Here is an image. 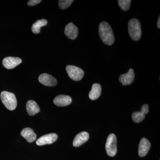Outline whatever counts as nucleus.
<instances>
[{
    "label": "nucleus",
    "mask_w": 160,
    "mask_h": 160,
    "mask_svg": "<svg viewBox=\"0 0 160 160\" xmlns=\"http://www.w3.org/2000/svg\"><path fill=\"white\" fill-rule=\"evenodd\" d=\"M66 70L69 77L73 81H80L84 77V71L77 66L69 65L66 66Z\"/></svg>",
    "instance_id": "39448f33"
},
{
    "label": "nucleus",
    "mask_w": 160,
    "mask_h": 160,
    "mask_svg": "<svg viewBox=\"0 0 160 160\" xmlns=\"http://www.w3.org/2000/svg\"><path fill=\"white\" fill-rule=\"evenodd\" d=\"M1 99L5 107L9 110H13L17 106V101L13 93L3 91L1 93Z\"/></svg>",
    "instance_id": "7ed1b4c3"
},
{
    "label": "nucleus",
    "mask_w": 160,
    "mask_h": 160,
    "mask_svg": "<svg viewBox=\"0 0 160 160\" xmlns=\"http://www.w3.org/2000/svg\"><path fill=\"white\" fill-rule=\"evenodd\" d=\"M58 136L56 133H49L41 137L37 140L36 143L37 145L39 146L51 144L55 142L58 139Z\"/></svg>",
    "instance_id": "423d86ee"
},
{
    "label": "nucleus",
    "mask_w": 160,
    "mask_h": 160,
    "mask_svg": "<svg viewBox=\"0 0 160 160\" xmlns=\"http://www.w3.org/2000/svg\"><path fill=\"white\" fill-rule=\"evenodd\" d=\"M99 33L101 39L103 43L111 46L114 43V36L111 26L108 22H102L99 26Z\"/></svg>",
    "instance_id": "f257e3e1"
},
{
    "label": "nucleus",
    "mask_w": 160,
    "mask_h": 160,
    "mask_svg": "<svg viewBox=\"0 0 160 160\" xmlns=\"http://www.w3.org/2000/svg\"><path fill=\"white\" fill-rule=\"evenodd\" d=\"M151 147L150 142L146 138H143L140 141L138 153L140 157L146 156Z\"/></svg>",
    "instance_id": "9d476101"
},
{
    "label": "nucleus",
    "mask_w": 160,
    "mask_h": 160,
    "mask_svg": "<svg viewBox=\"0 0 160 160\" xmlns=\"http://www.w3.org/2000/svg\"><path fill=\"white\" fill-rule=\"evenodd\" d=\"M72 100L70 96L65 95H60L56 97L53 100V103L57 106L64 107L70 105Z\"/></svg>",
    "instance_id": "4468645a"
},
{
    "label": "nucleus",
    "mask_w": 160,
    "mask_h": 160,
    "mask_svg": "<svg viewBox=\"0 0 160 160\" xmlns=\"http://www.w3.org/2000/svg\"><path fill=\"white\" fill-rule=\"evenodd\" d=\"M89 137V134L86 132H82L77 135L73 140L72 145L75 147H79L86 143Z\"/></svg>",
    "instance_id": "ddd939ff"
},
{
    "label": "nucleus",
    "mask_w": 160,
    "mask_h": 160,
    "mask_svg": "<svg viewBox=\"0 0 160 160\" xmlns=\"http://www.w3.org/2000/svg\"><path fill=\"white\" fill-rule=\"evenodd\" d=\"M47 24V20L45 19L38 20L33 24L32 27V31L34 34H38L41 32V28Z\"/></svg>",
    "instance_id": "a211bd4d"
},
{
    "label": "nucleus",
    "mask_w": 160,
    "mask_h": 160,
    "mask_svg": "<svg viewBox=\"0 0 160 160\" xmlns=\"http://www.w3.org/2000/svg\"><path fill=\"white\" fill-rule=\"evenodd\" d=\"M117 141L115 135L113 133H111L108 136L106 140V152L109 156L113 157L117 154Z\"/></svg>",
    "instance_id": "20e7f679"
},
{
    "label": "nucleus",
    "mask_w": 160,
    "mask_h": 160,
    "mask_svg": "<svg viewBox=\"0 0 160 160\" xmlns=\"http://www.w3.org/2000/svg\"><path fill=\"white\" fill-rule=\"evenodd\" d=\"M65 34L69 39L75 40L78 34V29L72 23H69L65 27Z\"/></svg>",
    "instance_id": "9b49d317"
},
{
    "label": "nucleus",
    "mask_w": 160,
    "mask_h": 160,
    "mask_svg": "<svg viewBox=\"0 0 160 160\" xmlns=\"http://www.w3.org/2000/svg\"><path fill=\"white\" fill-rule=\"evenodd\" d=\"M42 2V1L41 0H30V1H28L27 5L30 6H34L39 4Z\"/></svg>",
    "instance_id": "412c9836"
},
{
    "label": "nucleus",
    "mask_w": 160,
    "mask_h": 160,
    "mask_svg": "<svg viewBox=\"0 0 160 160\" xmlns=\"http://www.w3.org/2000/svg\"><path fill=\"white\" fill-rule=\"evenodd\" d=\"M157 26L158 28L159 29L160 28V17H159L158 19Z\"/></svg>",
    "instance_id": "4be33fe9"
},
{
    "label": "nucleus",
    "mask_w": 160,
    "mask_h": 160,
    "mask_svg": "<svg viewBox=\"0 0 160 160\" xmlns=\"http://www.w3.org/2000/svg\"><path fill=\"white\" fill-rule=\"evenodd\" d=\"M26 110L29 115L33 116L39 112L40 109L36 102L29 100L26 103Z\"/></svg>",
    "instance_id": "dca6fc26"
},
{
    "label": "nucleus",
    "mask_w": 160,
    "mask_h": 160,
    "mask_svg": "<svg viewBox=\"0 0 160 160\" xmlns=\"http://www.w3.org/2000/svg\"><path fill=\"white\" fill-rule=\"evenodd\" d=\"M39 81L41 84L46 86H54L57 84V81L55 78L47 73L40 75L38 78Z\"/></svg>",
    "instance_id": "6e6552de"
},
{
    "label": "nucleus",
    "mask_w": 160,
    "mask_h": 160,
    "mask_svg": "<svg viewBox=\"0 0 160 160\" xmlns=\"http://www.w3.org/2000/svg\"><path fill=\"white\" fill-rule=\"evenodd\" d=\"M119 6L124 11H128L130 7L131 0H119Z\"/></svg>",
    "instance_id": "6ab92c4d"
},
{
    "label": "nucleus",
    "mask_w": 160,
    "mask_h": 160,
    "mask_svg": "<svg viewBox=\"0 0 160 160\" xmlns=\"http://www.w3.org/2000/svg\"><path fill=\"white\" fill-rule=\"evenodd\" d=\"M134 78V71L132 69H130L127 73L121 75L119 80L123 86H126L130 85L133 82Z\"/></svg>",
    "instance_id": "f8f14e48"
},
{
    "label": "nucleus",
    "mask_w": 160,
    "mask_h": 160,
    "mask_svg": "<svg viewBox=\"0 0 160 160\" xmlns=\"http://www.w3.org/2000/svg\"><path fill=\"white\" fill-rule=\"evenodd\" d=\"M22 62V60L20 58L8 57L3 60L2 65L6 69H13Z\"/></svg>",
    "instance_id": "1a4fd4ad"
},
{
    "label": "nucleus",
    "mask_w": 160,
    "mask_h": 160,
    "mask_svg": "<svg viewBox=\"0 0 160 160\" xmlns=\"http://www.w3.org/2000/svg\"><path fill=\"white\" fill-rule=\"evenodd\" d=\"M73 2V0H59L58 1L59 6L61 9H66L71 6Z\"/></svg>",
    "instance_id": "aec40b11"
},
{
    "label": "nucleus",
    "mask_w": 160,
    "mask_h": 160,
    "mask_svg": "<svg viewBox=\"0 0 160 160\" xmlns=\"http://www.w3.org/2000/svg\"><path fill=\"white\" fill-rule=\"evenodd\" d=\"M149 106L147 104L143 105L140 111L135 112L132 115V121L135 123H140L145 119V115L149 112Z\"/></svg>",
    "instance_id": "0eeeda50"
},
{
    "label": "nucleus",
    "mask_w": 160,
    "mask_h": 160,
    "mask_svg": "<svg viewBox=\"0 0 160 160\" xmlns=\"http://www.w3.org/2000/svg\"><path fill=\"white\" fill-rule=\"evenodd\" d=\"M128 31L132 40L138 41L142 36V29L139 21L136 18L130 20L128 23Z\"/></svg>",
    "instance_id": "f03ea898"
},
{
    "label": "nucleus",
    "mask_w": 160,
    "mask_h": 160,
    "mask_svg": "<svg viewBox=\"0 0 160 160\" xmlns=\"http://www.w3.org/2000/svg\"><path fill=\"white\" fill-rule=\"evenodd\" d=\"M102 92V87L100 84L95 83L92 85L89 96L91 100H95L98 98Z\"/></svg>",
    "instance_id": "f3484780"
},
{
    "label": "nucleus",
    "mask_w": 160,
    "mask_h": 160,
    "mask_svg": "<svg viewBox=\"0 0 160 160\" xmlns=\"http://www.w3.org/2000/svg\"><path fill=\"white\" fill-rule=\"evenodd\" d=\"M21 134L29 142H33L37 138L36 134L31 128H24L21 131Z\"/></svg>",
    "instance_id": "2eb2a0df"
}]
</instances>
